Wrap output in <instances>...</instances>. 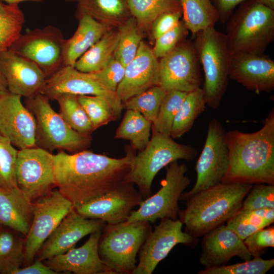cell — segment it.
Returning a JSON list of instances; mask_svg holds the SVG:
<instances>
[{"label": "cell", "mask_w": 274, "mask_h": 274, "mask_svg": "<svg viewBox=\"0 0 274 274\" xmlns=\"http://www.w3.org/2000/svg\"><path fill=\"white\" fill-rule=\"evenodd\" d=\"M203 236L199 261L205 268L226 265L233 257L244 261L251 259L244 240L227 225L218 226Z\"/></svg>", "instance_id": "21"}, {"label": "cell", "mask_w": 274, "mask_h": 274, "mask_svg": "<svg viewBox=\"0 0 274 274\" xmlns=\"http://www.w3.org/2000/svg\"><path fill=\"white\" fill-rule=\"evenodd\" d=\"M187 93L178 90L166 91L157 117L152 123V128L162 134L170 136L174 120Z\"/></svg>", "instance_id": "38"}, {"label": "cell", "mask_w": 274, "mask_h": 274, "mask_svg": "<svg viewBox=\"0 0 274 274\" xmlns=\"http://www.w3.org/2000/svg\"><path fill=\"white\" fill-rule=\"evenodd\" d=\"M87 15L111 28H118L132 17L127 0H79L75 17Z\"/></svg>", "instance_id": "27"}, {"label": "cell", "mask_w": 274, "mask_h": 274, "mask_svg": "<svg viewBox=\"0 0 274 274\" xmlns=\"http://www.w3.org/2000/svg\"><path fill=\"white\" fill-rule=\"evenodd\" d=\"M11 5L5 4L0 1V13H5L10 8Z\"/></svg>", "instance_id": "53"}, {"label": "cell", "mask_w": 274, "mask_h": 274, "mask_svg": "<svg viewBox=\"0 0 274 274\" xmlns=\"http://www.w3.org/2000/svg\"><path fill=\"white\" fill-rule=\"evenodd\" d=\"M252 257L260 256L266 248L274 247V227H266L254 232L244 240Z\"/></svg>", "instance_id": "46"}, {"label": "cell", "mask_w": 274, "mask_h": 274, "mask_svg": "<svg viewBox=\"0 0 274 274\" xmlns=\"http://www.w3.org/2000/svg\"><path fill=\"white\" fill-rule=\"evenodd\" d=\"M159 84V59L142 41L134 58L125 66L116 93L122 102Z\"/></svg>", "instance_id": "22"}, {"label": "cell", "mask_w": 274, "mask_h": 274, "mask_svg": "<svg viewBox=\"0 0 274 274\" xmlns=\"http://www.w3.org/2000/svg\"><path fill=\"white\" fill-rule=\"evenodd\" d=\"M229 79L256 93L274 88V61L263 54L231 55Z\"/></svg>", "instance_id": "23"}, {"label": "cell", "mask_w": 274, "mask_h": 274, "mask_svg": "<svg viewBox=\"0 0 274 274\" xmlns=\"http://www.w3.org/2000/svg\"><path fill=\"white\" fill-rule=\"evenodd\" d=\"M117 29L119 39L114 57L126 66L135 56L144 33L132 16Z\"/></svg>", "instance_id": "34"}, {"label": "cell", "mask_w": 274, "mask_h": 274, "mask_svg": "<svg viewBox=\"0 0 274 274\" xmlns=\"http://www.w3.org/2000/svg\"><path fill=\"white\" fill-rule=\"evenodd\" d=\"M7 90L6 81L0 68V92Z\"/></svg>", "instance_id": "51"}, {"label": "cell", "mask_w": 274, "mask_h": 274, "mask_svg": "<svg viewBox=\"0 0 274 274\" xmlns=\"http://www.w3.org/2000/svg\"><path fill=\"white\" fill-rule=\"evenodd\" d=\"M151 230V223L146 221L105 225L98 251L111 274L132 273L137 254Z\"/></svg>", "instance_id": "6"}, {"label": "cell", "mask_w": 274, "mask_h": 274, "mask_svg": "<svg viewBox=\"0 0 274 274\" xmlns=\"http://www.w3.org/2000/svg\"><path fill=\"white\" fill-rule=\"evenodd\" d=\"M226 223L227 226L243 240L256 231L271 224L270 222L261 217L256 210L241 209Z\"/></svg>", "instance_id": "42"}, {"label": "cell", "mask_w": 274, "mask_h": 274, "mask_svg": "<svg viewBox=\"0 0 274 274\" xmlns=\"http://www.w3.org/2000/svg\"><path fill=\"white\" fill-rule=\"evenodd\" d=\"M18 150L0 134V188L17 187L15 169Z\"/></svg>", "instance_id": "41"}, {"label": "cell", "mask_w": 274, "mask_h": 274, "mask_svg": "<svg viewBox=\"0 0 274 274\" xmlns=\"http://www.w3.org/2000/svg\"><path fill=\"white\" fill-rule=\"evenodd\" d=\"M225 133L217 118L209 121L205 143L195 166L196 182L190 190L182 193L180 200L222 182L229 165Z\"/></svg>", "instance_id": "11"}, {"label": "cell", "mask_w": 274, "mask_h": 274, "mask_svg": "<svg viewBox=\"0 0 274 274\" xmlns=\"http://www.w3.org/2000/svg\"><path fill=\"white\" fill-rule=\"evenodd\" d=\"M0 68L8 90L28 97L43 92L47 77L31 61L8 49L0 54Z\"/></svg>", "instance_id": "20"}, {"label": "cell", "mask_w": 274, "mask_h": 274, "mask_svg": "<svg viewBox=\"0 0 274 274\" xmlns=\"http://www.w3.org/2000/svg\"><path fill=\"white\" fill-rule=\"evenodd\" d=\"M33 218L24 242V264H31L41 247L62 219L74 209L58 189L32 202Z\"/></svg>", "instance_id": "12"}, {"label": "cell", "mask_w": 274, "mask_h": 274, "mask_svg": "<svg viewBox=\"0 0 274 274\" xmlns=\"http://www.w3.org/2000/svg\"><path fill=\"white\" fill-rule=\"evenodd\" d=\"M42 93L49 100L63 94L100 96L110 104L118 119L123 109L116 92L106 87L94 73L82 72L72 66H63L48 78Z\"/></svg>", "instance_id": "16"}, {"label": "cell", "mask_w": 274, "mask_h": 274, "mask_svg": "<svg viewBox=\"0 0 274 274\" xmlns=\"http://www.w3.org/2000/svg\"><path fill=\"white\" fill-rule=\"evenodd\" d=\"M64 40L59 28L48 25L21 33L9 49L36 64L48 78L63 66Z\"/></svg>", "instance_id": "10"}, {"label": "cell", "mask_w": 274, "mask_h": 274, "mask_svg": "<svg viewBox=\"0 0 274 274\" xmlns=\"http://www.w3.org/2000/svg\"><path fill=\"white\" fill-rule=\"evenodd\" d=\"M78 20L79 24L74 35L64 41L63 66H74L77 60L111 29L87 15Z\"/></svg>", "instance_id": "26"}, {"label": "cell", "mask_w": 274, "mask_h": 274, "mask_svg": "<svg viewBox=\"0 0 274 274\" xmlns=\"http://www.w3.org/2000/svg\"><path fill=\"white\" fill-rule=\"evenodd\" d=\"M152 123L139 112L126 110L114 138L128 140L135 150H143L151 138Z\"/></svg>", "instance_id": "30"}, {"label": "cell", "mask_w": 274, "mask_h": 274, "mask_svg": "<svg viewBox=\"0 0 274 274\" xmlns=\"http://www.w3.org/2000/svg\"><path fill=\"white\" fill-rule=\"evenodd\" d=\"M119 39L117 28H111L75 62L74 67L84 73H95L113 58Z\"/></svg>", "instance_id": "28"}, {"label": "cell", "mask_w": 274, "mask_h": 274, "mask_svg": "<svg viewBox=\"0 0 274 274\" xmlns=\"http://www.w3.org/2000/svg\"><path fill=\"white\" fill-rule=\"evenodd\" d=\"M49 266L42 262V261L37 260L33 263L27 265L25 267L20 268L15 274H56Z\"/></svg>", "instance_id": "49"}, {"label": "cell", "mask_w": 274, "mask_h": 274, "mask_svg": "<svg viewBox=\"0 0 274 274\" xmlns=\"http://www.w3.org/2000/svg\"><path fill=\"white\" fill-rule=\"evenodd\" d=\"M67 3H77L79 0H63Z\"/></svg>", "instance_id": "54"}, {"label": "cell", "mask_w": 274, "mask_h": 274, "mask_svg": "<svg viewBox=\"0 0 274 274\" xmlns=\"http://www.w3.org/2000/svg\"><path fill=\"white\" fill-rule=\"evenodd\" d=\"M152 134L146 147L136 154L124 181L136 185L144 199L151 195L153 181L157 174L171 162L183 159L191 161L197 154L189 145L174 141L170 136L152 128Z\"/></svg>", "instance_id": "5"}, {"label": "cell", "mask_w": 274, "mask_h": 274, "mask_svg": "<svg viewBox=\"0 0 274 274\" xmlns=\"http://www.w3.org/2000/svg\"><path fill=\"white\" fill-rule=\"evenodd\" d=\"M183 224L179 219H160L151 230L138 253L139 262L132 274H151L178 244L194 247L197 237L182 230Z\"/></svg>", "instance_id": "15"}, {"label": "cell", "mask_w": 274, "mask_h": 274, "mask_svg": "<svg viewBox=\"0 0 274 274\" xmlns=\"http://www.w3.org/2000/svg\"><path fill=\"white\" fill-rule=\"evenodd\" d=\"M183 21L193 36L198 31L214 26L219 20L218 13L211 0H179Z\"/></svg>", "instance_id": "29"}, {"label": "cell", "mask_w": 274, "mask_h": 274, "mask_svg": "<svg viewBox=\"0 0 274 274\" xmlns=\"http://www.w3.org/2000/svg\"><path fill=\"white\" fill-rule=\"evenodd\" d=\"M52 156L38 147L18 150L15 169L17 187L31 202L55 186Z\"/></svg>", "instance_id": "14"}, {"label": "cell", "mask_w": 274, "mask_h": 274, "mask_svg": "<svg viewBox=\"0 0 274 274\" xmlns=\"http://www.w3.org/2000/svg\"><path fill=\"white\" fill-rule=\"evenodd\" d=\"M125 72V66L113 57L105 67L94 73L106 87L116 92L119 84L124 78Z\"/></svg>", "instance_id": "45"}, {"label": "cell", "mask_w": 274, "mask_h": 274, "mask_svg": "<svg viewBox=\"0 0 274 274\" xmlns=\"http://www.w3.org/2000/svg\"><path fill=\"white\" fill-rule=\"evenodd\" d=\"M78 99L94 130L118 119L112 107L105 98L96 95H78Z\"/></svg>", "instance_id": "39"}, {"label": "cell", "mask_w": 274, "mask_h": 274, "mask_svg": "<svg viewBox=\"0 0 274 274\" xmlns=\"http://www.w3.org/2000/svg\"><path fill=\"white\" fill-rule=\"evenodd\" d=\"M55 100L58 104L59 114L71 128L83 134H91L94 131V128L78 100V95L63 94L58 96Z\"/></svg>", "instance_id": "33"}, {"label": "cell", "mask_w": 274, "mask_h": 274, "mask_svg": "<svg viewBox=\"0 0 274 274\" xmlns=\"http://www.w3.org/2000/svg\"><path fill=\"white\" fill-rule=\"evenodd\" d=\"M188 29L183 21L172 29L155 40L152 48L153 53L158 58H161L171 52L187 35Z\"/></svg>", "instance_id": "44"}, {"label": "cell", "mask_w": 274, "mask_h": 274, "mask_svg": "<svg viewBox=\"0 0 274 274\" xmlns=\"http://www.w3.org/2000/svg\"><path fill=\"white\" fill-rule=\"evenodd\" d=\"M274 265V259H264L260 256L242 263L224 265L216 267L204 268L198 274H265Z\"/></svg>", "instance_id": "40"}, {"label": "cell", "mask_w": 274, "mask_h": 274, "mask_svg": "<svg viewBox=\"0 0 274 274\" xmlns=\"http://www.w3.org/2000/svg\"><path fill=\"white\" fill-rule=\"evenodd\" d=\"M245 0H211L219 17V20L227 21L233 13L236 7Z\"/></svg>", "instance_id": "48"}, {"label": "cell", "mask_w": 274, "mask_h": 274, "mask_svg": "<svg viewBox=\"0 0 274 274\" xmlns=\"http://www.w3.org/2000/svg\"><path fill=\"white\" fill-rule=\"evenodd\" d=\"M166 166L165 177L161 182L160 189L156 193L144 199L138 210L131 213L126 221L154 223L158 219H179V200L190 183L186 175L188 168L184 163H179L178 160Z\"/></svg>", "instance_id": "9"}, {"label": "cell", "mask_w": 274, "mask_h": 274, "mask_svg": "<svg viewBox=\"0 0 274 274\" xmlns=\"http://www.w3.org/2000/svg\"><path fill=\"white\" fill-rule=\"evenodd\" d=\"M274 209V185L253 184L243 202L241 210H255Z\"/></svg>", "instance_id": "43"}, {"label": "cell", "mask_w": 274, "mask_h": 274, "mask_svg": "<svg viewBox=\"0 0 274 274\" xmlns=\"http://www.w3.org/2000/svg\"><path fill=\"white\" fill-rule=\"evenodd\" d=\"M143 200L134 184L123 181L112 190L74 209L86 218L116 224L126 221L135 207Z\"/></svg>", "instance_id": "17"}, {"label": "cell", "mask_w": 274, "mask_h": 274, "mask_svg": "<svg viewBox=\"0 0 274 274\" xmlns=\"http://www.w3.org/2000/svg\"><path fill=\"white\" fill-rule=\"evenodd\" d=\"M102 230L90 234L88 239L82 246L49 258L44 260L45 264L57 273L111 274L98 254V242Z\"/></svg>", "instance_id": "24"}, {"label": "cell", "mask_w": 274, "mask_h": 274, "mask_svg": "<svg viewBox=\"0 0 274 274\" xmlns=\"http://www.w3.org/2000/svg\"><path fill=\"white\" fill-rule=\"evenodd\" d=\"M258 3L274 10V0H256Z\"/></svg>", "instance_id": "52"}, {"label": "cell", "mask_w": 274, "mask_h": 274, "mask_svg": "<svg viewBox=\"0 0 274 274\" xmlns=\"http://www.w3.org/2000/svg\"><path fill=\"white\" fill-rule=\"evenodd\" d=\"M125 147L120 158L84 150L53 154L55 186L74 208L110 191L124 181L136 152Z\"/></svg>", "instance_id": "1"}, {"label": "cell", "mask_w": 274, "mask_h": 274, "mask_svg": "<svg viewBox=\"0 0 274 274\" xmlns=\"http://www.w3.org/2000/svg\"><path fill=\"white\" fill-rule=\"evenodd\" d=\"M206 105L200 87L187 92L174 120L170 136L179 139L188 132L196 118L204 111Z\"/></svg>", "instance_id": "31"}, {"label": "cell", "mask_w": 274, "mask_h": 274, "mask_svg": "<svg viewBox=\"0 0 274 274\" xmlns=\"http://www.w3.org/2000/svg\"><path fill=\"white\" fill-rule=\"evenodd\" d=\"M130 13L140 29L150 30L153 21L167 12L182 11L179 0H127Z\"/></svg>", "instance_id": "32"}, {"label": "cell", "mask_w": 274, "mask_h": 274, "mask_svg": "<svg viewBox=\"0 0 274 274\" xmlns=\"http://www.w3.org/2000/svg\"></svg>", "instance_id": "55"}, {"label": "cell", "mask_w": 274, "mask_h": 274, "mask_svg": "<svg viewBox=\"0 0 274 274\" xmlns=\"http://www.w3.org/2000/svg\"><path fill=\"white\" fill-rule=\"evenodd\" d=\"M25 104L36 119L37 147L51 153L59 150L74 153L90 146L91 135L80 133L71 128L42 93L25 97Z\"/></svg>", "instance_id": "8"}, {"label": "cell", "mask_w": 274, "mask_h": 274, "mask_svg": "<svg viewBox=\"0 0 274 274\" xmlns=\"http://www.w3.org/2000/svg\"><path fill=\"white\" fill-rule=\"evenodd\" d=\"M32 218V202L17 187L0 188V225L26 236Z\"/></svg>", "instance_id": "25"}, {"label": "cell", "mask_w": 274, "mask_h": 274, "mask_svg": "<svg viewBox=\"0 0 274 274\" xmlns=\"http://www.w3.org/2000/svg\"><path fill=\"white\" fill-rule=\"evenodd\" d=\"M25 16L18 5L0 13V54L8 50L21 34Z\"/></svg>", "instance_id": "37"}, {"label": "cell", "mask_w": 274, "mask_h": 274, "mask_svg": "<svg viewBox=\"0 0 274 274\" xmlns=\"http://www.w3.org/2000/svg\"><path fill=\"white\" fill-rule=\"evenodd\" d=\"M24 243L12 233L0 231V273L15 274L25 260Z\"/></svg>", "instance_id": "35"}, {"label": "cell", "mask_w": 274, "mask_h": 274, "mask_svg": "<svg viewBox=\"0 0 274 274\" xmlns=\"http://www.w3.org/2000/svg\"><path fill=\"white\" fill-rule=\"evenodd\" d=\"M8 5H18L24 2H33L36 3H42L44 0H0Z\"/></svg>", "instance_id": "50"}, {"label": "cell", "mask_w": 274, "mask_h": 274, "mask_svg": "<svg viewBox=\"0 0 274 274\" xmlns=\"http://www.w3.org/2000/svg\"><path fill=\"white\" fill-rule=\"evenodd\" d=\"M202 77L194 44L184 40L159 60V84L166 91L189 92L200 88Z\"/></svg>", "instance_id": "13"}, {"label": "cell", "mask_w": 274, "mask_h": 274, "mask_svg": "<svg viewBox=\"0 0 274 274\" xmlns=\"http://www.w3.org/2000/svg\"><path fill=\"white\" fill-rule=\"evenodd\" d=\"M166 92L160 86H154L123 101V108L137 111L153 123Z\"/></svg>", "instance_id": "36"}, {"label": "cell", "mask_w": 274, "mask_h": 274, "mask_svg": "<svg viewBox=\"0 0 274 274\" xmlns=\"http://www.w3.org/2000/svg\"><path fill=\"white\" fill-rule=\"evenodd\" d=\"M106 224L101 220L86 218L74 209L43 244L36 259L43 261L67 252L83 237L102 230Z\"/></svg>", "instance_id": "19"}, {"label": "cell", "mask_w": 274, "mask_h": 274, "mask_svg": "<svg viewBox=\"0 0 274 274\" xmlns=\"http://www.w3.org/2000/svg\"><path fill=\"white\" fill-rule=\"evenodd\" d=\"M21 98L8 90L0 92V134L19 150L37 147L36 119Z\"/></svg>", "instance_id": "18"}, {"label": "cell", "mask_w": 274, "mask_h": 274, "mask_svg": "<svg viewBox=\"0 0 274 274\" xmlns=\"http://www.w3.org/2000/svg\"><path fill=\"white\" fill-rule=\"evenodd\" d=\"M229 165L222 182L274 185V109L257 131L225 133Z\"/></svg>", "instance_id": "2"}, {"label": "cell", "mask_w": 274, "mask_h": 274, "mask_svg": "<svg viewBox=\"0 0 274 274\" xmlns=\"http://www.w3.org/2000/svg\"><path fill=\"white\" fill-rule=\"evenodd\" d=\"M194 45L204 75L202 88L206 104L217 109L228 86L231 55L225 34L214 26L198 31Z\"/></svg>", "instance_id": "7"}, {"label": "cell", "mask_w": 274, "mask_h": 274, "mask_svg": "<svg viewBox=\"0 0 274 274\" xmlns=\"http://www.w3.org/2000/svg\"><path fill=\"white\" fill-rule=\"evenodd\" d=\"M253 184L221 182L184 198L186 207L178 218L185 231L199 237L224 224L241 209Z\"/></svg>", "instance_id": "3"}, {"label": "cell", "mask_w": 274, "mask_h": 274, "mask_svg": "<svg viewBox=\"0 0 274 274\" xmlns=\"http://www.w3.org/2000/svg\"><path fill=\"white\" fill-rule=\"evenodd\" d=\"M226 44L231 55L263 54L274 39V10L245 0L228 19Z\"/></svg>", "instance_id": "4"}, {"label": "cell", "mask_w": 274, "mask_h": 274, "mask_svg": "<svg viewBox=\"0 0 274 274\" xmlns=\"http://www.w3.org/2000/svg\"><path fill=\"white\" fill-rule=\"evenodd\" d=\"M182 17L181 11L164 12L159 15L153 21L150 28L152 39L155 41L176 26Z\"/></svg>", "instance_id": "47"}]
</instances>
